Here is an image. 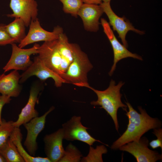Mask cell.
Listing matches in <instances>:
<instances>
[{"label": "cell", "instance_id": "1", "mask_svg": "<svg viewBox=\"0 0 162 162\" xmlns=\"http://www.w3.org/2000/svg\"><path fill=\"white\" fill-rule=\"evenodd\" d=\"M38 56L48 68L62 77L74 58L73 43L63 32L55 40L40 45Z\"/></svg>", "mask_w": 162, "mask_h": 162}, {"label": "cell", "instance_id": "2", "mask_svg": "<svg viewBox=\"0 0 162 162\" xmlns=\"http://www.w3.org/2000/svg\"><path fill=\"white\" fill-rule=\"evenodd\" d=\"M128 108L126 115L129 120L127 128L121 136L115 141L111 148L116 150L122 146L134 141H138L143 134L150 129L160 127L161 123L158 119L151 117L140 106L138 108L140 113L134 110L128 102Z\"/></svg>", "mask_w": 162, "mask_h": 162}, {"label": "cell", "instance_id": "3", "mask_svg": "<svg viewBox=\"0 0 162 162\" xmlns=\"http://www.w3.org/2000/svg\"><path fill=\"white\" fill-rule=\"evenodd\" d=\"M124 83L120 82L116 85L115 81L111 80L108 87L104 91L96 90L88 84L85 86L93 90L96 94L98 99L93 101L91 104L94 106H100V108L104 109L112 119L116 130L118 131L119 125L117 117V112L119 108L127 111V105L123 104L121 100L122 94L120 90Z\"/></svg>", "mask_w": 162, "mask_h": 162}, {"label": "cell", "instance_id": "4", "mask_svg": "<svg viewBox=\"0 0 162 162\" xmlns=\"http://www.w3.org/2000/svg\"><path fill=\"white\" fill-rule=\"evenodd\" d=\"M74 58L65 73L62 76L65 83L79 87L88 84L87 74L93 68L87 55L79 46L73 43Z\"/></svg>", "mask_w": 162, "mask_h": 162}, {"label": "cell", "instance_id": "5", "mask_svg": "<svg viewBox=\"0 0 162 162\" xmlns=\"http://www.w3.org/2000/svg\"><path fill=\"white\" fill-rule=\"evenodd\" d=\"M11 44L12 54L9 60L3 68L4 72L12 70H26L33 63L30 58L31 56L38 54L40 45L35 43L31 48L24 49L19 47L15 43Z\"/></svg>", "mask_w": 162, "mask_h": 162}, {"label": "cell", "instance_id": "6", "mask_svg": "<svg viewBox=\"0 0 162 162\" xmlns=\"http://www.w3.org/2000/svg\"><path fill=\"white\" fill-rule=\"evenodd\" d=\"M81 117L75 116L62 125L64 139L67 140H79L88 145H92L98 142L103 143L92 136L88 133V128L84 126L81 121Z\"/></svg>", "mask_w": 162, "mask_h": 162}, {"label": "cell", "instance_id": "7", "mask_svg": "<svg viewBox=\"0 0 162 162\" xmlns=\"http://www.w3.org/2000/svg\"><path fill=\"white\" fill-rule=\"evenodd\" d=\"M127 144L120 146L118 149L132 154L137 162H155L162 160V154L148 148V140L145 137L141 138L138 141Z\"/></svg>", "mask_w": 162, "mask_h": 162}, {"label": "cell", "instance_id": "8", "mask_svg": "<svg viewBox=\"0 0 162 162\" xmlns=\"http://www.w3.org/2000/svg\"><path fill=\"white\" fill-rule=\"evenodd\" d=\"M27 34L19 43L18 46L23 48L29 44L40 41H47L57 39L60 34L63 32V28L57 26L52 32L43 29L41 26L38 19L32 20L29 25Z\"/></svg>", "mask_w": 162, "mask_h": 162}, {"label": "cell", "instance_id": "9", "mask_svg": "<svg viewBox=\"0 0 162 162\" xmlns=\"http://www.w3.org/2000/svg\"><path fill=\"white\" fill-rule=\"evenodd\" d=\"M54 109L53 106L51 107L42 116L34 118L23 124L27 131L24 145L27 152L31 156H34L38 149L37 139L44 128L46 117Z\"/></svg>", "mask_w": 162, "mask_h": 162}, {"label": "cell", "instance_id": "10", "mask_svg": "<svg viewBox=\"0 0 162 162\" xmlns=\"http://www.w3.org/2000/svg\"><path fill=\"white\" fill-rule=\"evenodd\" d=\"M100 5L104 13L108 17L110 25L112 27L114 31L117 32L123 45L125 47L128 46L126 36L129 31H131L140 34H144L143 31L135 28L129 21L117 15L112 10L110 2H102Z\"/></svg>", "mask_w": 162, "mask_h": 162}, {"label": "cell", "instance_id": "11", "mask_svg": "<svg viewBox=\"0 0 162 162\" xmlns=\"http://www.w3.org/2000/svg\"><path fill=\"white\" fill-rule=\"evenodd\" d=\"M35 76L41 81H44L49 78L54 80L55 86L57 87L62 86L65 81L59 75L47 67L38 56L34 57L31 65L20 75L19 82H24L30 77Z\"/></svg>", "mask_w": 162, "mask_h": 162}, {"label": "cell", "instance_id": "12", "mask_svg": "<svg viewBox=\"0 0 162 162\" xmlns=\"http://www.w3.org/2000/svg\"><path fill=\"white\" fill-rule=\"evenodd\" d=\"M10 7L13 13L7 16L21 19L26 27L29 26L32 20L38 18V4L35 0H10Z\"/></svg>", "mask_w": 162, "mask_h": 162}, {"label": "cell", "instance_id": "13", "mask_svg": "<svg viewBox=\"0 0 162 162\" xmlns=\"http://www.w3.org/2000/svg\"><path fill=\"white\" fill-rule=\"evenodd\" d=\"M101 23L104 31L112 45L114 54L113 63L109 72L111 76L116 69V64L120 60L124 58L131 57L142 60V57L129 51L123 45L121 44L115 36L109 24L104 18L101 19Z\"/></svg>", "mask_w": 162, "mask_h": 162}, {"label": "cell", "instance_id": "14", "mask_svg": "<svg viewBox=\"0 0 162 162\" xmlns=\"http://www.w3.org/2000/svg\"><path fill=\"white\" fill-rule=\"evenodd\" d=\"M63 139L64 134L62 128L44 137L45 153L51 162H58L63 156L65 150L63 146Z\"/></svg>", "mask_w": 162, "mask_h": 162}, {"label": "cell", "instance_id": "15", "mask_svg": "<svg viewBox=\"0 0 162 162\" xmlns=\"http://www.w3.org/2000/svg\"><path fill=\"white\" fill-rule=\"evenodd\" d=\"M103 13L100 4L83 3L78 15L81 18L86 30L96 32L99 29L100 18Z\"/></svg>", "mask_w": 162, "mask_h": 162}, {"label": "cell", "instance_id": "16", "mask_svg": "<svg viewBox=\"0 0 162 162\" xmlns=\"http://www.w3.org/2000/svg\"><path fill=\"white\" fill-rule=\"evenodd\" d=\"M41 89L40 84L38 83H34L31 86L28 102L22 109L17 120L14 122L15 127L19 128L32 118L38 116V112L35 107L38 101V96Z\"/></svg>", "mask_w": 162, "mask_h": 162}, {"label": "cell", "instance_id": "17", "mask_svg": "<svg viewBox=\"0 0 162 162\" xmlns=\"http://www.w3.org/2000/svg\"><path fill=\"white\" fill-rule=\"evenodd\" d=\"M20 75L17 70H14L8 74L0 75V93L10 97H18L21 88L19 84Z\"/></svg>", "mask_w": 162, "mask_h": 162}, {"label": "cell", "instance_id": "18", "mask_svg": "<svg viewBox=\"0 0 162 162\" xmlns=\"http://www.w3.org/2000/svg\"><path fill=\"white\" fill-rule=\"evenodd\" d=\"M10 138L14 144L19 153L25 162H50L47 157H42L31 155L22 146V135L19 128L15 127L11 133Z\"/></svg>", "mask_w": 162, "mask_h": 162}, {"label": "cell", "instance_id": "19", "mask_svg": "<svg viewBox=\"0 0 162 162\" xmlns=\"http://www.w3.org/2000/svg\"><path fill=\"white\" fill-rule=\"evenodd\" d=\"M25 27L23 20L19 18H15L14 21L6 25V29L14 43H20L25 38Z\"/></svg>", "mask_w": 162, "mask_h": 162}, {"label": "cell", "instance_id": "20", "mask_svg": "<svg viewBox=\"0 0 162 162\" xmlns=\"http://www.w3.org/2000/svg\"><path fill=\"white\" fill-rule=\"evenodd\" d=\"M0 154L6 162H25L17 148L10 137L0 151Z\"/></svg>", "mask_w": 162, "mask_h": 162}, {"label": "cell", "instance_id": "21", "mask_svg": "<svg viewBox=\"0 0 162 162\" xmlns=\"http://www.w3.org/2000/svg\"><path fill=\"white\" fill-rule=\"evenodd\" d=\"M82 157L81 152L75 146L70 143L66 147L63 156L58 162H80Z\"/></svg>", "mask_w": 162, "mask_h": 162}, {"label": "cell", "instance_id": "22", "mask_svg": "<svg viewBox=\"0 0 162 162\" xmlns=\"http://www.w3.org/2000/svg\"><path fill=\"white\" fill-rule=\"evenodd\" d=\"M14 121L2 119L0 124V151L6 143L15 127Z\"/></svg>", "mask_w": 162, "mask_h": 162}, {"label": "cell", "instance_id": "23", "mask_svg": "<svg viewBox=\"0 0 162 162\" xmlns=\"http://www.w3.org/2000/svg\"><path fill=\"white\" fill-rule=\"evenodd\" d=\"M107 152L104 145L97 146L96 148L90 146L89 152L86 157L81 158L82 162H103L102 155Z\"/></svg>", "mask_w": 162, "mask_h": 162}, {"label": "cell", "instance_id": "24", "mask_svg": "<svg viewBox=\"0 0 162 162\" xmlns=\"http://www.w3.org/2000/svg\"><path fill=\"white\" fill-rule=\"evenodd\" d=\"M63 4V10L66 14L77 17L78 12L83 3L82 0H59Z\"/></svg>", "mask_w": 162, "mask_h": 162}, {"label": "cell", "instance_id": "25", "mask_svg": "<svg viewBox=\"0 0 162 162\" xmlns=\"http://www.w3.org/2000/svg\"><path fill=\"white\" fill-rule=\"evenodd\" d=\"M14 43L10 37L6 28V25L0 24V45H5Z\"/></svg>", "mask_w": 162, "mask_h": 162}, {"label": "cell", "instance_id": "26", "mask_svg": "<svg viewBox=\"0 0 162 162\" xmlns=\"http://www.w3.org/2000/svg\"><path fill=\"white\" fill-rule=\"evenodd\" d=\"M153 134L157 137V139L152 140L149 143L150 147L154 149L158 147L162 149V130L160 128L153 129Z\"/></svg>", "mask_w": 162, "mask_h": 162}, {"label": "cell", "instance_id": "27", "mask_svg": "<svg viewBox=\"0 0 162 162\" xmlns=\"http://www.w3.org/2000/svg\"><path fill=\"white\" fill-rule=\"evenodd\" d=\"M11 100L10 97L6 95H0V124L2 121V112L4 106L10 103Z\"/></svg>", "mask_w": 162, "mask_h": 162}, {"label": "cell", "instance_id": "28", "mask_svg": "<svg viewBox=\"0 0 162 162\" xmlns=\"http://www.w3.org/2000/svg\"><path fill=\"white\" fill-rule=\"evenodd\" d=\"M84 3L100 4L102 2V0H82Z\"/></svg>", "mask_w": 162, "mask_h": 162}, {"label": "cell", "instance_id": "29", "mask_svg": "<svg viewBox=\"0 0 162 162\" xmlns=\"http://www.w3.org/2000/svg\"><path fill=\"white\" fill-rule=\"evenodd\" d=\"M0 162H6L4 158L0 154Z\"/></svg>", "mask_w": 162, "mask_h": 162}, {"label": "cell", "instance_id": "30", "mask_svg": "<svg viewBox=\"0 0 162 162\" xmlns=\"http://www.w3.org/2000/svg\"><path fill=\"white\" fill-rule=\"evenodd\" d=\"M111 0H102V2H110Z\"/></svg>", "mask_w": 162, "mask_h": 162}]
</instances>
